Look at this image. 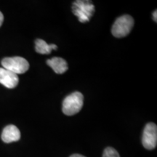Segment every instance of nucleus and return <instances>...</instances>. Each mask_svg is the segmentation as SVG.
<instances>
[{
	"label": "nucleus",
	"mask_w": 157,
	"mask_h": 157,
	"mask_svg": "<svg viewBox=\"0 0 157 157\" xmlns=\"http://www.w3.org/2000/svg\"><path fill=\"white\" fill-rule=\"evenodd\" d=\"M83 103V95L79 92H74L64 99L62 107L63 112L67 116L75 115L81 111Z\"/></svg>",
	"instance_id": "1"
},
{
	"label": "nucleus",
	"mask_w": 157,
	"mask_h": 157,
	"mask_svg": "<svg viewBox=\"0 0 157 157\" xmlns=\"http://www.w3.org/2000/svg\"><path fill=\"white\" fill-rule=\"evenodd\" d=\"M134 26V19L129 15H124L118 17L113 23L111 33L117 38H122L130 33Z\"/></svg>",
	"instance_id": "2"
},
{
	"label": "nucleus",
	"mask_w": 157,
	"mask_h": 157,
	"mask_svg": "<svg viewBox=\"0 0 157 157\" xmlns=\"http://www.w3.org/2000/svg\"><path fill=\"white\" fill-rule=\"evenodd\" d=\"M72 12L81 23L90 21L95 12V6L90 1H76L72 6Z\"/></svg>",
	"instance_id": "3"
},
{
	"label": "nucleus",
	"mask_w": 157,
	"mask_h": 157,
	"mask_svg": "<svg viewBox=\"0 0 157 157\" xmlns=\"http://www.w3.org/2000/svg\"><path fill=\"white\" fill-rule=\"evenodd\" d=\"M3 68L15 74H24L29 68V62L22 57L5 58L2 60Z\"/></svg>",
	"instance_id": "4"
},
{
	"label": "nucleus",
	"mask_w": 157,
	"mask_h": 157,
	"mask_svg": "<svg viewBox=\"0 0 157 157\" xmlns=\"http://www.w3.org/2000/svg\"><path fill=\"white\" fill-rule=\"evenodd\" d=\"M142 143L145 148L152 150L157 145V127L154 123L147 124L143 131Z\"/></svg>",
	"instance_id": "5"
},
{
	"label": "nucleus",
	"mask_w": 157,
	"mask_h": 157,
	"mask_svg": "<svg viewBox=\"0 0 157 157\" xmlns=\"http://www.w3.org/2000/svg\"><path fill=\"white\" fill-rule=\"evenodd\" d=\"M19 78L15 74L4 68H0V84L5 87L13 89L18 84Z\"/></svg>",
	"instance_id": "6"
},
{
	"label": "nucleus",
	"mask_w": 157,
	"mask_h": 157,
	"mask_svg": "<svg viewBox=\"0 0 157 157\" xmlns=\"http://www.w3.org/2000/svg\"><path fill=\"white\" fill-rule=\"evenodd\" d=\"M21 139V132L15 125H7L2 133V140L6 143L16 142Z\"/></svg>",
	"instance_id": "7"
},
{
	"label": "nucleus",
	"mask_w": 157,
	"mask_h": 157,
	"mask_svg": "<svg viewBox=\"0 0 157 157\" xmlns=\"http://www.w3.org/2000/svg\"><path fill=\"white\" fill-rule=\"evenodd\" d=\"M47 63L56 74H62L68 70V64L64 59L61 58H53L47 60Z\"/></svg>",
	"instance_id": "8"
},
{
	"label": "nucleus",
	"mask_w": 157,
	"mask_h": 157,
	"mask_svg": "<svg viewBox=\"0 0 157 157\" xmlns=\"http://www.w3.org/2000/svg\"><path fill=\"white\" fill-rule=\"evenodd\" d=\"M58 47L54 44H48L42 39H37L35 41V50L37 53L42 55L50 54L52 50H57Z\"/></svg>",
	"instance_id": "9"
},
{
	"label": "nucleus",
	"mask_w": 157,
	"mask_h": 157,
	"mask_svg": "<svg viewBox=\"0 0 157 157\" xmlns=\"http://www.w3.org/2000/svg\"><path fill=\"white\" fill-rule=\"evenodd\" d=\"M103 157H120L116 149L111 147H108L104 150Z\"/></svg>",
	"instance_id": "10"
},
{
	"label": "nucleus",
	"mask_w": 157,
	"mask_h": 157,
	"mask_svg": "<svg viewBox=\"0 0 157 157\" xmlns=\"http://www.w3.org/2000/svg\"><path fill=\"white\" fill-rule=\"evenodd\" d=\"M3 21H4V15L2 13V12L0 11V27H1L2 25Z\"/></svg>",
	"instance_id": "11"
},
{
	"label": "nucleus",
	"mask_w": 157,
	"mask_h": 157,
	"mask_svg": "<svg viewBox=\"0 0 157 157\" xmlns=\"http://www.w3.org/2000/svg\"><path fill=\"white\" fill-rule=\"evenodd\" d=\"M70 157H85V156H82V155H81V154H76L71 155V156Z\"/></svg>",
	"instance_id": "12"
},
{
	"label": "nucleus",
	"mask_w": 157,
	"mask_h": 157,
	"mask_svg": "<svg viewBox=\"0 0 157 157\" xmlns=\"http://www.w3.org/2000/svg\"><path fill=\"white\" fill-rule=\"evenodd\" d=\"M153 16H154V19L155 21V22H157V17H156V10L154 11V14H153Z\"/></svg>",
	"instance_id": "13"
}]
</instances>
